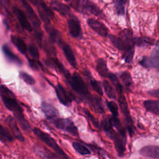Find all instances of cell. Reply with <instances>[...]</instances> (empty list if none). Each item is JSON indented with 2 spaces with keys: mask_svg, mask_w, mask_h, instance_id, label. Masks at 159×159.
Segmentation results:
<instances>
[{
  "mask_svg": "<svg viewBox=\"0 0 159 159\" xmlns=\"http://www.w3.org/2000/svg\"><path fill=\"white\" fill-rule=\"evenodd\" d=\"M19 77L27 84L33 85L35 84V79L29 74L27 73L24 71H20L19 72Z\"/></svg>",
  "mask_w": 159,
  "mask_h": 159,
  "instance_id": "f35d334b",
  "label": "cell"
},
{
  "mask_svg": "<svg viewBox=\"0 0 159 159\" xmlns=\"http://www.w3.org/2000/svg\"><path fill=\"white\" fill-rule=\"evenodd\" d=\"M102 86L104 89L106 94L109 99H116V92H115L113 87L111 84L110 82H109V81L106 80H104L102 81Z\"/></svg>",
  "mask_w": 159,
  "mask_h": 159,
  "instance_id": "4dcf8cb0",
  "label": "cell"
},
{
  "mask_svg": "<svg viewBox=\"0 0 159 159\" xmlns=\"http://www.w3.org/2000/svg\"><path fill=\"white\" fill-rule=\"evenodd\" d=\"M150 68H158L159 66V50L158 45H157L152 50L150 56L148 57Z\"/></svg>",
  "mask_w": 159,
  "mask_h": 159,
  "instance_id": "83f0119b",
  "label": "cell"
},
{
  "mask_svg": "<svg viewBox=\"0 0 159 159\" xmlns=\"http://www.w3.org/2000/svg\"><path fill=\"white\" fill-rule=\"evenodd\" d=\"M139 63L144 68H150V62H149V60H148V57H143L140 60H139Z\"/></svg>",
  "mask_w": 159,
  "mask_h": 159,
  "instance_id": "b9f144b4",
  "label": "cell"
},
{
  "mask_svg": "<svg viewBox=\"0 0 159 159\" xmlns=\"http://www.w3.org/2000/svg\"><path fill=\"white\" fill-rule=\"evenodd\" d=\"M34 149L36 154L43 159H60L57 154L52 153L43 146L35 145Z\"/></svg>",
  "mask_w": 159,
  "mask_h": 159,
  "instance_id": "7402d4cb",
  "label": "cell"
},
{
  "mask_svg": "<svg viewBox=\"0 0 159 159\" xmlns=\"http://www.w3.org/2000/svg\"><path fill=\"white\" fill-rule=\"evenodd\" d=\"M22 2L23 4V6L28 14L29 17L30 18V20L32 23V27L34 29H39L40 28V22L39 19L38 17L35 14V12L34 11L32 7L26 2L25 0H22Z\"/></svg>",
  "mask_w": 159,
  "mask_h": 159,
  "instance_id": "2e32d148",
  "label": "cell"
},
{
  "mask_svg": "<svg viewBox=\"0 0 159 159\" xmlns=\"http://www.w3.org/2000/svg\"><path fill=\"white\" fill-rule=\"evenodd\" d=\"M66 81L71 89L81 99L84 100L94 111L100 114L105 113V109L101 98L94 96L90 93L84 81L77 72H74L73 75L66 78Z\"/></svg>",
  "mask_w": 159,
  "mask_h": 159,
  "instance_id": "6da1fadb",
  "label": "cell"
},
{
  "mask_svg": "<svg viewBox=\"0 0 159 159\" xmlns=\"http://www.w3.org/2000/svg\"><path fill=\"white\" fill-rule=\"evenodd\" d=\"M135 53L134 46H132L129 48L127 50L124 52V54L122 55V58L126 63H130L134 58Z\"/></svg>",
  "mask_w": 159,
  "mask_h": 159,
  "instance_id": "d590c367",
  "label": "cell"
},
{
  "mask_svg": "<svg viewBox=\"0 0 159 159\" xmlns=\"http://www.w3.org/2000/svg\"><path fill=\"white\" fill-rule=\"evenodd\" d=\"M96 70L97 72L102 77H107L109 71L107 66L106 61L103 58H99L97 61Z\"/></svg>",
  "mask_w": 159,
  "mask_h": 159,
  "instance_id": "484cf974",
  "label": "cell"
},
{
  "mask_svg": "<svg viewBox=\"0 0 159 159\" xmlns=\"http://www.w3.org/2000/svg\"><path fill=\"white\" fill-rule=\"evenodd\" d=\"M32 132L39 139L51 148L55 152V153L58 155L60 159H71L58 145L55 140L49 134L37 127H34L32 129Z\"/></svg>",
  "mask_w": 159,
  "mask_h": 159,
  "instance_id": "8992f818",
  "label": "cell"
},
{
  "mask_svg": "<svg viewBox=\"0 0 159 159\" xmlns=\"http://www.w3.org/2000/svg\"><path fill=\"white\" fill-rule=\"evenodd\" d=\"M0 97L6 109L12 112L21 129L25 132H30L31 131L30 125L25 119L23 110L13 92L5 85L0 84Z\"/></svg>",
  "mask_w": 159,
  "mask_h": 159,
  "instance_id": "7a4b0ae2",
  "label": "cell"
},
{
  "mask_svg": "<svg viewBox=\"0 0 159 159\" xmlns=\"http://www.w3.org/2000/svg\"><path fill=\"white\" fill-rule=\"evenodd\" d=\"M88 25L98 35L102 37H107L109 35L107 27L101 22L93 18H89L87 20Z\"/></svg>",
  "mask_w": 159,
  "mask_h": 159,
  "instance_id": "8fae6325",
  "label": "cell"
},
{
  "mask_svg": "<svg viewBox=\"0 0 159 159\" xmlns=\"http://www.w3.org/2000/svg\"><path fill=\"white\" fill-rule=\"evenodd\" d=\"M50 6L52 9L63 16H68L71 12L70 7L68 6L57 0H52L50 2Z\"/></svg>",
  "mask_w": 159,
  "mask_h": 159,
  "instance_id": "d6986e66",
  "label": "cell"
},
{
  "mask_svg": "<svg viewBox=\"0 0 159 159\" xmlns=\"http://www.w3.org/2000/svg\"><path fill=\"white\" fill-rule=\"evenodd\" d=\"M29 64L30 68L34 70H39L41 66L40 62L37 60L28 59Z\"/></svg>",
  "mask_w": 159,
  "mask_h": 159,
  "instance_id": "60d3db41",
  "label": "cell"
},
{
  "mask_svg": "<svg viewBox=\"0 0 159 159\" xmlns=\"http://www.w3.org/2000/svg\"><path fill=\"white\" fill-rule=\"evenodd\" d=\"M114 86L116 88V92L118 96V101H119V107L125 118V123L127 125V129L128 130V132L130 135L132 137L134 131V122H133L132 118L131 117V115L128 107L127 102L124 95V87L119 82H118Z\"/></svg>",
  "mask_w": 159,
  "mask_h": 159,
  "instance_id": "277c9868",
  "label": "cell"
},
{
  "mask_svg": "<svg viewBox=\"0 0 159 159\" xmlns=\"http://www.w3.org/2000/svg\"><path fill=\"white\" fill-rule=\"evenodd\" d=\"M101 129H102L107 137L112 140L117 155L119 157H123L126 150L127 138L122 137L117 131L116 132L114 129L109 117L104 119L101 122Z\"/></svg>",
  "mask_w": 159,
  "mask_h": 159,
  "instance_id": "3957f363",
  "label": "cell"
},
{
  "mask_svg": "<svg viewBox=\"0 0 159 159\" xmlns=\"http://www.w3.org/2000/svg\"><path fill=\"white\" fill-rule=\"evenodd\" d=\"M6 122L12 132L13 137L20 142H24L25 139L17 125V121L15 118L11 116H8L6 117Z\"/></svg>",
  "mask_w": 159,
  "mask_h": 159,
  "instance_id": "4fadbf2b",
  "label": "cell"
},
{
  "mask_svg": "<svg viewBox=\"0 0 159 159\" xmlns=\"http://www.w3.org/2000/svg\"><path fill=\"white\" fill-rule=\"evenodd\" d=\"M1 49L4 57L9 61L18 65H21L22 64V61L20 58L11 50L10 47L7 44H4L2 46Z\"/></svg>",
  "mask_w": 159,
  "mask_h": 159,
  "instance_id": "e0dca14e",
  "label": "cell"
},
{
  "mask_svg": "<svg viewBox=\"0 0 159 159\" xmlns=\"http://www.w3.org/2000/svg\"><path fill=\"white\" fill-rule=\"evenodd\" d=\"M68 27L70 34L74 38L79 39L82 37L83 32L80 20L76 17H71L68 20Z\"/></svg>",
  "mask_w": 159,
  "mask_h": 159,
  "instance_id": "9c48e42d",
  "label": "cell"
},
{
  "mask_svg": "<svg viewBox=\"0 0 159 159\" xmlns=\"http://www.w3.org/2000/svg\"><path fill=\"white\" fill-rule=\"evenodd\" d=\"M40 107L45 116L50 123H52L54 120L60 117L58 110L53 105L47 102H42Z\"/></svg>",
  "mask_w": 159,
  "mask_h": 159,
  "instance_id": "30bf717a",
  "label": "cell"
},
{
  "mask_svg": "<svg viewBox=\"0 0 159 159\" xmlns=\"http://www.w3.org/2000/svg\"><path fill=\"white\" fill-rule=\"evenodd\" d=\"M53 43L50 40L49 42H44V44L43 45L45 52L50 56V57H55L56 56V50Z\"/></svg>",
  "mask_w": 159,
  "mask_h": 159,
  "instance_id": "e575fe53",
  "label": "cell"
},
{
  "mask_svg": "<svg viewBox=\"0 0 159 159\" xmlns=\"http://www.w3.org/2000/svg\"><path fill=\"white\" fill-rule=\"evenodd\" d=\"M120 78L124 86V87L129 89L132 83V79L130 73L127 71L122 72L120 75Z\"/></svg>",
  "mask_w": 159,
  "mask_h": 159,
  "instance_id": "836d02e7",
  "label": "cell"
},
{
  "mask_svg": "<svg viewBox=\"0 0 159 159\" xmlns=\"http://www.w3.org/2000/svg\"><path fill=\"white\" fill-rule=\"evenodd\" d=\"M143 105L145 109L155 115L159 114V102L158 100L148 99L143 101Z\"/></svg>",
  "mask_w": 159,
  "mask_h": 159,
  "instance_id": "d4e9b609",
  "label": "cell"
},
{
  "mask_svg": "<svg viewBox=\"0 0 159 159\" xmlns=\"http://www.w3.org/2000/svg\"><path fill=\"white\" fill-rule=\"evenodd\" d=\"M108 37H109L110 41L112 43V45L116 48H117L118 50H119L120 51L124 52V51L127 50L130 47L134 46L133 45H129V44L127 43L120 37H117L114 35L110 34V35H108Z\"/></svg>",
  "mask_w": 159,
  "mask_h": 159,
  "instance_id": "ffe728a7",
  "label": "cell"
},
{
  "mask_svg": "<svg viewBox=\"0 0 159 159\" xmlns=\"http://www.w3.org/2000/svg\"><path fill=\"white\" fill-rule=\"evenodd\" d=\"M11 40L12 43L15 45L17 50L23 55H25L27 53V47L24 40L17 35H12L11 36Z\"/></svg>",
  "mask_w": 159,
  "mask_h": 159,
  "instance_id": "603a6c76",
  "label": "cell"
},
{
  "mask_svg": "<svg viewBox=\"0 0 159 159\" xmlns=\"http://www.w3.org/2000/svg\"><path fill=\"white\" fill-rule=\"evenodd\" d=\"M54 89L60 103L66 107H70L72 102V98L66 89L60 83L55 85Z\"/></svg>",
  "mask_w": 159,
  "mask_h": 159,
  "instance_id": "ba28073f",
  "label": "cell"
},
{
  "mask_svg": "<svg viewBox=\"0 0 159 159\" xmlns=\"http://www.w3.org/2000/svg\"><path fill=\"white\" fill-rule=\"evenodd\" d=\"M148 94H150V96H153V97H155V98H158V96H159V91H158V89H152V90L148 91Z\"/></svg>",
  "mask_w": 159,
  "mask_h": 159,
  "instance_id": "ee69618b",
  "label": "cell"
},
{
  "mask_svg": "<svg viewBox=\"0 0 159 159\" xmlns=\"http://www.w3.org/2000/svg\"><path fill=\"white\" fill-rule=\"evenodd\" d=\"M107 77L109 78L110 81L112 83V84L115 86L119 81V79H118V77L116 76V75L112 73H111L109 72Z\"/></svg>",
  "mask_w": 159,
  "mask_h": 159,
  "instance_id": "7bdbcfd3",
  "label": "cell"
},
{
  "mask_svg": "<svg viewBox=\"0 0 159 159\" xmlns=\"http://www.w3.org/2000/svg\"><path fill=\"white\" fill-rule=\"evenodd\" d=\"M14 140L12 135L9 132V130L0 124V141L3 143L11 142Z\"/></svg>",
  "mask_w": 159,
  "mask_h": 159,
  "instance_id": "f546056e",
  "label": "cell"
},
{
  "mask_svg": "<svg viewBox=\"0 0 159 159\" xmlns=\"http://www.w3.org/2000/svg\"><path fill=\"white\" fill-rule=\"evenodd\" d=\"M109 120L111 122V124L112 125L113 127H115V129L117 130V131L124 137L127 138L126 136V132H125V129L123 126L122 124L119 119L118 117H115V116H111V117H109Z\"/></svg>",
  "mask_w": 159,
  "mask_h": 159,
  "instance_id": "4316f807",
  "label": "cell"
},
{
  "mask_svg": "<svg viewBox=\"0 0 159 159\" xmlns=\"http://www.w3.org/2000/svg\"><path fill=\"white\" fill-rule=\"evenodd\" d=\"M55 127L64 130L75 137H78L79 133L77 127L73 120L70 118L58 117L52 123Z\"/></svg>",
  "mask_w": 159,
  "mask_h": 159,
  "instance_id": "52a82bcc",
  "label": "cell"
},
{
  "mask_svg": "<svg viewBox=\"0 0 159 159\" xmlns=\"http://www.w3.org/2000/svg\"><path fill=\"white\" fill-rule=\"evenodd\" d=\"M2 158V157H1V153H0V159H1Z\"/></svg>",
  "mask_w": 159,
  "mask_h": 159,
  "instance_id": "f6af8a7d",
  "label": "cell"
},
{
  "mask_svg": "<svg viewBox=\"0 0 159 159\" xmlns=\"http://www.w3.org/2000/svg\"><path fill=\"white\" fill-rule=\"evenodd\" d=\"M72 145L73 148L81 155H88L91 154V151L86 146L80 142H73Z\"/></svg>",
  "mask_w": 159,
  "mask_h": 159,
  "instance_id": "1f68e13d",
  "label": "cell"
},
{
  "mask_svg": "<svg viewBox=\"0 0 159 159\" xmlns=\"http://www.w3.org/2000/svg\"><path fill=\"white\" fill-rule=\"evenodd\" d=\"M127 0H114V9L117 14L122 16L125 12V4Z\"/></svg>",
  "mask_w": 159,
  "mask_h": 159,
  "instance_id": "d6a6232c",
  "label": "cell"
},
{
  "mask_svg": "<svg viewBox=\"0 0 159 159\" xmlns=\"http://www.w3.org/2000/svg\"><path fill=\"white\" fill-rule=\"evenodd\" d=\"M33 4L37 6L38 9L42 11L44 13L47 14V16L51 18H54V13L51 10V9L47 6L45 2L43 0H29Z\"/></svg>",
  "mask_w": 159,
  "mask_h": 159,
  "instance_id": "cb8c5ba5",
  "label": "cell"
},
{
  "mask_svg": "<svg viewBox=\"0 0 159 159\" xmlns=\"http://www.w3.org/2000/svg\"><path fill=\"white\" fill-rule=\"evenodd\" d=\"M62 50H63L64 55L66 57L68 63L73 68H76L77 65V62L71 47L68 44L63 43L62 44Z\"/></svg>",
  "mask_w": 159,
  "mask_h": 159,
  "instance_id": "44dd1931",
  "label": "cell"
},
{
  "mask_svg": "<svg viewBox=\"0 0 159 159\" xmlns=\"http://www.w3.org/2000/svg\"><path fill=\"white\" fill-rule=\"evenodd\" d=\"M44 27L47 32L48 34L50 36V40L52 42H57L60 45H62L63 43L59 32L52 25L51 23L44 24Z\"/></svg>",
  "mask_w": 159,
  "mask_h": 159,
  "instance_id": "ac0fdd59",
  "label": "cell"
},
{
  "mask_svg": "<svg viewBox=\"0 0 159 159\" xmlns=\"http://www.w3.org/2000/svg\"><path fill=\"white\" fill-rule=\"evenodd\" d=\"M83 112L88 118V119L91 121V122L92 123L94 127L97 129H101V123L99 122V121L97 119H96L87 109H83Z\"/></svg>",
  "mask_w": 159,
  "mask_h": 159,
  "instance_id": "74e56055",
  "label": "cell"
},
{
  "mask_svg": "<svg viewBox=\"0 0 159 159\" xmlns=\"http://www.w3.org/2000/svg\"><path fill=\"white\" fill-rule=\"evenodd\" d=\"M154 42L155 40L145 37H140L132 39V44L138 47L153 45L154 44Z\"/></svg>",
  "mask_w": 159,
  "mask_h": 159,
  "instance_id": "f1b7e54d",
  "label": "cell"
},
{
  "mask_svg": "<svg viewBox=\"0 0 159 159\" xmlns=\"http://www.w3.org/2000/svg\"><path fill=\"white\" fill-rule=\"evenodd\" d=\"M71 7L83 14H91L98 17H104L103 11L89 0H65Z\"/></svg>",
  "mask_w": 159,
  "mask_h": 159,
  "instance_id": "5b68a950",
  "label": "cell"
},
{
  "mask_svg": "<svg viewBox=\"0 0 159 159\" xmlns=\"http://www.w3.org/2000/svg\"><path fill=\"white\" fill-rule=\"evenodd\" d=\"M12 11L16 16L17 19L18 20L21 27L25 30H27L28 32H32V27L27 20L25 14L19 7L16 6L12 7Z\"/></svg>",
  "mask_w": 159,
  "mask_h": 159,
  "instance_id": "7c38bea8",
  "label": "cell"
},
{
  "mask_svg": "<svg viewBox=\"0 0 159 159\" xmlns=\"http://www.w3.org/2000/svg\"><path fill=\"white\" fill-rule=\"evenodd\" d=\"M107 106L111 111L112 116L115 117H118L119 116V107L117 104L114 101H108L107 102Z\"/></svg>",
  "mask_w": 159,
  "mask_h": 159,
  "instance_id": "ab89813d",
  "label": "cell"
},
{
  "mask_svg": "<svg viewBox=\"0 0 159 159\" xmlns=\"http://www.w3.org/2000/svg\"><path fill=\"white\" fill-rule=\"evenodd\" d=\"M139 153L145 157L158 159L159 156V147L157 145H148L141 148Z\"/></svg>",
  "mask_w": 159,
  "mask_h": 159,
  "instance_id": "9a60e30c",
  "label": "cell"
},
{
  "mask_svg": "<svg viewBox=\"0 0 159 159\" xmlns=\"http://www.w3.org/2000/svg\"><path fill=\"white\" fill-rule=\"evenodd\" d=\"M83 75L89 80V84L92 89L96 92L99 95L102 96L103 95V90L100 82L96 79L93 78L90 71L88 69H84L83 71Z\"/></svg>",
  "mask_w": 159,
  "mask_h": 159,
  "instance_id": "5bb4252c",
  "label": "cell"
},
{
  "mask_svg": "<svg viewBox=\"0 0 159 159\" xmlns=\"http://www.w3.org/2000/svg\"><path fill=\"white\" fill-rule=\"evenodd\" d=\"M27 52L29 53L30 57L34 59V60H39V52L37 47H36L35 45L33 43H30L29 45L27 47Z\"/></svg>",
  "mask_w": 159,
  "mask_h": 159,
  "instance_id": "8d00e7d4",
  "label": "cell"
}]
</instances>
